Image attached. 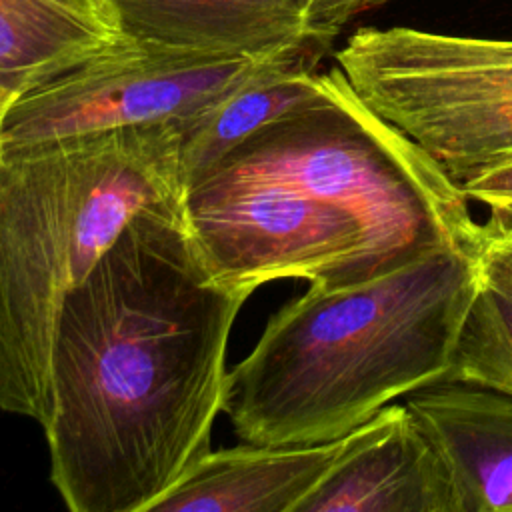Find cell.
Listing matches in <instances>:
<instances>
[{
	"label": "cell",
	"mask_w": 512,
	"mask_h": 512,
	"mask_svg": "<svg viewBox=\"0 0 512 512\" xmlns=\"http://www.w3.org/2000/svg\"><path fill=\"white\" fill-rule=\"evenodd\" d=\"M248 296L208 272L184 202L138 212L68 294L42 430L72 512H150L210 450Z\"/></svg>",
	"instance_id": "obj_1"
},
{
	"label": "cell",
	"mask_w": 512,
	"mask_h": 512,
	"mask_svg": "<svg viewBox=\"0 0 512 512\" xmlns=\"http://www.w3.org/2000/svg\"><path fill=\"white\" fill-rule=\"evenodd\" d=\"M480 286L478 252L466 248H442L358 284L310 286L228 370L222 412L250 444L342 438L388 404L450 380Z\"/></svg>",
	"instance_id": "obj_2"
},
{
	"label": "cell",
	"mask_w": 512,
	"mask_h": 512,
	"mask_svg": "<svg viewBox=\"0 0 512 512\" xmlns=\"http://www.w3.org/2000/svg\"><path fill=\"white\" fill-rule=\"evenodd\" d=\"M184 196L180 122L0 146V410L46 426L64 300L138 212Z\"/></svg>",
	"instance_id": "obj_3"
},
{
	"label": "cell",
	"mask_w": 512,
	"mask_h": 512,
	"mask_svg": "<svg viewBox=\"0 0 512 512\" xmlns=\"http://www.w3.org/2000/svg\"><path fill=\"white\" fill-rule=\"evenodd\" d=\"M326 78L322 102L262 126L212 174L276 180L350 210L364 226L372 276L442 248L478 252L482 224L460 186L372 112L338 66Z\"/></svg>",
	"instance_id": "obj_4"
},
{
	"label": "cell",
	"mask_w": 512,
	"mask_h": 512,
	"mask_svg": "<svg viewBox=\"0 0 512 512\" xmlns=\"http://www.w3.org/2000/svg\"><path fill=\"white\" fill-rule=\"evenodd\" d=\"M336 66L456 184L512 162V40L358 28Z\"/></svg>",
	"instance_id": "obj_5"
},
{
	"label": "cell",
	"mask_w": 512,
	"mask_h": 512,
	"mask_svg": "<svg viewBox=\"0 0 512 512\" xmlns=\"http://www.w3.org/2000/svg\"><path fill=\"white\" fill-rule=\"evenodd\" d=\"M286 54H212L146 42L122 32L98 54L16 96L0 124V146L182 122Z\"/></svg>",
	"instance_id": "obj_6"
},
{
	"label": "cell",
	"mask_w": 512,
	"mask_h": 512,
	"mask_svg": "<svg viewBox=\"0 0 512 512\" xmlns=\"http://www.w3.org/2000/svg\"><path fill=\"white\" fill-rule=\"evenodd\" d=\"M184 214L208 272L246 292L280 278L338 288L374 278L362 222L294 186L212 174L184 196Z\"/></svg>",
	"instance_id": "obj_7"
},
{
	"label": "cell",
	"mask_w": 512,
	"mask_h": 512,
	"mask_svg": "<svg viewBox=\"0 0 512 512\" xmlns=\"http://www.w3.org/2000/svg\"><path fill=\"white\" fill-rule=\"evenodd\" d=\"M296 512H456V494L440 454L400 400L350 432Z\"/></svg>",
	"instance_id": "obj_8"
},
{
	"label": "cell",
	"mask_w": 512,
	"mask_h": 512,
	"mask_svg": "<svg viewBox=\"0 0 512 512\" xmlns=\"http://www.w3.org/2000/svg\"><path fill=\"white\" fill-rule=\"evenodd\" d=\"M402 402L450 474L456 512H512V396L444 380Z\"/></svg>",
	"instance_id": "obj_9"
},
{
	"label": "cell",
	"mask_w": 512,
	"mask_h": 512,
	"mask_svg": "<svg viewBox=\"0 0 512 512\" xmlns=\"http://www.w3.org/2000/svg\"><path fill=\"white\" fill-rule=\"evenodd\" d=\"M120 30L174 48L276 56L322 50L310 28V0H106Z\"/></svg>",
	"instance_id": "obj_10"
},
{
	"label": "cell",
	"mask_w": 512,
	"mask_h": 512,
	"mask_svg": "<svg viewBox=\"0 0 512 512\" xmlns=\"http://www.w3.org/2000/svg\"><path fill=\"white\" fill-rule=\"evenodd\" d=\"M350 434L296 446L208 450L150 512H296L348 446Z\"/></svg>",
	"instance_id": "obj_11"
},
{
	"label": "cell",
	"mask_w": 512,
	"mask_h": 512,
	"mask_svg": "<svg viewBox=\"0 0 512 512\" xmlns=\"http://www.w3.org/2000/svg\"><path fill=\"white\" fill-rule=\"evenodd\" d=\"M324 52L300 50L272 60L224 98L180 122V178L184 192L204 182L222 160L262 126L322 102L326 72L316 64Z\"/></svg>",
	"instance_id": "obj_12"
},
{
	"label": "cell",
	"mask_w": 512,
	"mask_h": 512,
	"mask_svg": "<svg viewBox=\"0 0 512 512\" xmlns=\"http://www.w3.org/2000/svg\"><path fill=\"white\" fill-rule=\"evenodd\" d=\"M120 34L106 0H0V88L12 102Z\"/></svg>",
	"instance_id": "obj_13"
},
{
	"label": "cell",
	"mask_w": 512,
	"mask_h": 512,
	"mask_svg": "<svg viewBox=\"0 0 512 512\" xmlns=\"http://www.w3.org/2000/svg\"><path fill=\"white\" fill-rule=\"evenodd\" d=\"M450 380L512 396V294L482 280L460 332Z\"/></svg>",
	"instance_id": "obj_14"
},
{
	"label": "cell",
	"mask_w": 512,
	"mask_h": 512,
	"mask_svg": "<svg viewBox=\"0 0 512 512\" xmlns=\"http://www.w3.org/2000/svg\"><path fill=\"white\" fill-rule=\"evenodd\" d=\"M390 0H310V28L312 34L332 46L338 32L364 10Z\"/></svg>",
	"instance_id": "obj_15"
},
{
	"label": "cell",
	"mask_w": 512,
	"mask_h": 512,
	"mask_svg": "<svg viewBox=\"0 0 512 512\" xmlns=\"http://www.w3.org/2000/svg\"><path fill=\"white\" fill-rule=\"evenodd\" d=\"M478 264L484 282L512 294V242L502 238L488 224L482 226Z\"/></svg>",
	"instance_id": "obj_16"
},
{
	"label": "cell",
	"mask_w": 512,
	"mask_h": 512,
	"mask_svg": "<svg viewBox=\"0 0 512 512\" xmlns=\"http://www.w3.org/2000/svg\"><path fill=\"white\" fill-rule=\"evenodd\" d=\"M468 200L486 204L490 210L512 208V162L488 168L458 184Z\"/></svg>",
	"instance_id": "obj_17"
},
{
	"label": "cell",
	"mask_w": 512,
	"mask_h": 512,
	"mask_svg": "<svg viewBox=\"0 0 512 512\" xmlns=\"http://www.w3.org/2000/svg\"><path fill=\"white\" fill-rule=\"evenodd\" d=\"M494 232L512 242V208L510 210H492V218L486 222Z\"/></svg>",
	"instance_id": "obj_18"
},
{
	"label": "cell",
	"mask_w": 512,
	"mask_h": 512,
	"mask_svg": "<svg viewBox=\"0 0 512 512\" xmlns=\"http://www.w3.org/2000/svg\"><path fill=\"white\" fill-rule=\"evenodd\" d=\"M8 104H10V98H8V94L0 88V124H2V118H4V112H6Z\"/></svg>",
	"instance_id": "obj_19"
}]
</instances>
